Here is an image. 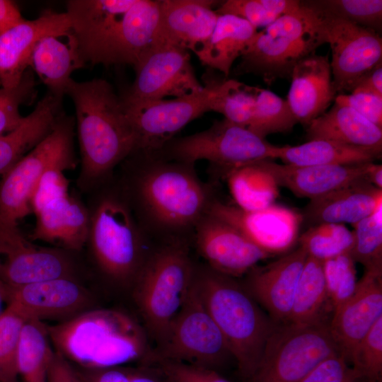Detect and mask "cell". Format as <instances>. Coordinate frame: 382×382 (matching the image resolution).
<instances>
[{"label":"cell","instance_id":"6da1fadb","mask_svg":"<svg viewBox=\"0 0 382 382\" xmlns=\"http://www.w3.org/2000/svg\"><path fill=\"white\" fill-rule=\"evenodd\" d=\"M141 158L125 194L143 228L183 238L207 213L212 200L194 165L156 154L134 153Z\"/></svg>","mask_w":382,"mask_h":382},{"label":"cell","instance_id":"7a4b0ae2","mask_svg":"<svg viewBox=\"0 0 382 382\" xmlns=\"http://www.w3.org/2000/svg\"><path fill=\"white\" fill-rule=\"evenodd\" d=\"M66 94L72 99L76 117L83 187L103 182L113 169L137 150V137L122 100L105 80H72Z\"/></svg>","mask_w":382,"mask_h":382},{"label":"cell","instance_id":"3957f363","mask_svg":"<svg viewBox=\"0 0 382 382\" xmlns=\"http://www.w3.org/2000/svg\"><path fill=\"white\" fill-rule=\"evenodd\" d=\"M47 328L56 351L86 369L147 361L151 353L145 328L117 310L88 309Z\"/></svg>","mask_w":382,"mask_h":382},{"label":"cell","instance_id":"277c9868","mask_svg":"<svg viewBox=\"0 0 382 382\" xmlns=\"http://www.w3.org/2000/svg\"><path fill=\"white\" fill-rule=\"evenodd\" d=\"M194 287L225 339L241 374L249 379L274 328L255 299L233 277L209 267L197 268Z\"/></svg>","mask_w":382,"mask_h":382},{"label":"cell","instance_id":"5b68a950","mask_svg":"<svg viewBox=\"0 0 382 382\" xmlns=\"http://www.w3.org/2000/svg\"><path fill=\"white\" fill-rule=\"evenodd\" d=\"M196 266L184 238L168 240L149 254L134 283V297L147 335L158 344L184 305Z\"/></svg>","mask_w":382,"mask_h":382},{"label":"cell","instance_id":"8992f818","mask_svg":"<svg viewBox=\"0 0 382 382\" xmlns=\"http://www.w3.org/2000/svg\"><path fill=\"white\" fill-rule=\"evenodd\" d=\"M89 214L86 243L100 270L115 282H134L149 255L145 231L125 194H104Z\"/></svg>","mask_w":382,"mask_h":382},{"label":"cell","instance_id":"52a82bcc","mask_svg":"<svg viewBox=\"0 0 382 382\" xmlns=\"http://www.w3.org/2000/svg\"><path fill=\"white\" fill-rule=\"evenodd\" d=\"M325 44L318 16L305 1L299 8L277 18L261 31L241 57L237 74L252 73L271 85L290 78L294 66Z\"/></svg>","mask_w":382,"mask_h":382},{"label":"cell","instance_id":"ba28073f","mask_svg":"<svg viewBox=\"0 0 382 382\" xmlns=\"http://www.w3.org/2000/svg\"><path fill=\"white\" fill-rule=\"evenodd\" d=\"M329 322L276 323L250 382H300L320 361L339 352Z\"/></svg>","mask_w":382,"mask_h":382},{"label":"cell","instance_id":"9c48e42d","mask_svg":"<svg viewBox=\"0 0 382 382\" xmlns=\"http://www.w3.org/2000/svg\"><path fill=\"white\" fill-rule=\"evenodd\" d=\"M280 148L250 129L223 119L206 130L172 139L155 154L192 165L205 160L224 175L241 165L277 158Z\"/></svg>","mask_w":382,"mask_h":382},{"label":"cell","instance_id":"30bf717a","mask_svg":"<svg viewBox=\"0 0 382 382\" xmlns=\"http://www.w3.org/2000/svg\"><path fill=\"white\" fill-rule=\"evenodd\" d=\"M74 121L63 114L51 132L3 175L0 183V224L18 226L32 211L33 191L50 168L74 167Z\"/></svg>","mask_w":382,"mask_h":382},{"label":"cell","instance_id":"8fae6325","mask_svg":"<svg viewBox=\"0 0 382 382\" xmlns=\"http://www.w3.org/2000/svg\"><path fill=\"white\" fill-rule=\"evenodd\" d=\"M230 356L225 339L192 284L184 305L148 361L168 360L216 370Z\"/></svg>","mask_w":382,"mask_h":382},{"label":"cell","instance_id":"7c38bea8","mask_svg":"<svg viewBox=\"0 0 382 382\" xmlns=\"http://www.w3.org/2000/svg\"><path fill=\"white\" fill-rule=\"evenodd\" d=\"M214 95V83L210 80L199 92L173 99L138 100L120 98L137 137L134 153L154 154L160 151L178 132L210 111Z\"/></svg>","mask_w":382,"mask_h":382},{"label":"cell","instance_id":"4fadbf2b","mask_svg":"<svg viewBox=\"0 0 382 382\" xmlns=\"http://www.w3.org/2000/svg\"><path fill=\"white\" fill-rule=\"evenodd\" d=\"M310 6L318 16L325 43L330 47L335 91L337 95L351 93L364 75L382 62V39L371 29Z\"/></svg>","mask_w":382,"mask_h":382},{"label":"cell","instance_id":"5bb4252c","mask_svg":"<svg viewBox=\"0 0 382 382\" xmlns=\"http://www.w3.org/2000/svg\"><path fill=\"white\" fill-rule=\"evenodd\" d=\"M135 79L122 98L138 100L180 98L202 91L187 50L164 41L134 66Z\"/></svg>","mask_w":382,"mask_h":382},{"label":"cell","instance_id":"9a60e30c","mask_svg":"<svg viewBox=\"0 0 382 382\" xmlns=\"http://www.w3.org/2000/svg\"><path fill=\"white\" fill-rule=\"evenodd\" d=\"M70 259L59 249L36 245L18 226L0 224V282L15 287L60 277H71Z\"/></svg>","mask_w":382,"mask_h":382},{"label":"cell","instance_id":"2e32d148","mask_svg":"<svg viewBox=\"0 0 382 382\" xmlns=\"http://www.w3.org/2000/svg\"><path fill=\"white\" fill-rule=\"evenodd\" d=\"M207 213L229 223L272 256L288 251L295 244L303 219L302 214L279 204L246 211L214 199Z\"/></svg>","mask_w":382,"mask_h":382},{"label":"cell","instance_id":"e0dca14e","mask_svg":"<svg viewBox=\"0 0 382 382\" xmlns=\"http://www.w3.org/2000/svg\"><path fill=\"white\" fill-rule=\"evenodd\" d=\"M4 289L6 306L25 319L42 322L68 320L88 310L91 303L87 291L71 277L51 278Z\"/></svg>","mask_w":382,"mask_h":382},{"label":"cell","instance_id":"ac0fdd59","mask_svg":"<svg viewBox=\"0 0 382 382\" xmlns=\"http://www.w3.org/2000/svg\"><path fill=\"white\" fill-rule=\"evenodd\" d=\"M193 231L197 249L207 267L228 277L246 274L271 256L236 227L208 213L200 219Z\"/></svg>","mask_w":382,"mask_h":382},{"label":"cell","instance_id":"d6986e66","mask_svg":"<svg viewBox=\"0 0 382 382\" xmlns=\"http://www.w3.org/2000/svg\"><path fill=\"white\" fill-rule=\"evenodd\" d=\"M164 41L159 0H135L110 36L98 64L134 66L146 53Z\"/></svg>","mask_w":382,"mask_h":382},{"label":"cell","instance_id":"ffe728a7","mask_svg":"<svg viewBox=\"0 0 382 382\" xmlns=\"http://www.w3.org/2000/svg\"><path fill=\"white\" fill-rule=\"evenodd\" d=\"M71 31L68 14L44 11L37 18L23 19L0 33V87L17 86L29 66L37 43L44 37Z\"/></svg>","mask_w":382,"mask_h":382},{"label":"cell","instance_id":"44dd1931","mask_svg":"<svg viewBox=\"0 0 382 382\" xmlns=\"http://www.w3.org/2000/svg\"><path fill=\"white\" fill-rule=\"evenodd\" d=\"M382 318V270H365L352 295L332 311V335L348 357L357 343Z\"/></svg>","mask_w":382,"mask_h":382},{"label":"cell","instance_id":"7402d4cb","mask_svg":"<svg viewBox=\"0 0 382 382\" xmlns=\"http://www.w3.org/2000/svg\"><path fill=\"white\" fill-rule=\"evenodd\" d=\"M299 246L263 267H254L247 278V290L276 323H287L299 279L307 258Z\"/></svg>","mask_w":382,"mask_h":382},{"label":"cell","instance_id":"603a6c76","mask_svg":"<svg viewBox=\"0 0 382 382\" xmlns=\"http://www.w3.org/2000/svg\"><path fill=\"white\" fill-rule=\"evenodd\" d=\"M135 0H71L67 11L71 32L86 63L98 64L118 23Z\"/></svg>","mask_w":382,"mask_h":382},{"label":"cell","instance_id":"cb8c5ba5","mask_svg":"<svg viewBox=\"0 0 382 382\" xmlns=\"http://www.w3.org/2000/svg\"><path fill=\"white\" fill-rule=\"evenodd\" d=\"M286 101L296 123L308 126L334 102L335 91L328 55H311L293 69Z\"/></svg>","mask_w":382,"mask_h":382},{"label":"cell","instance_id":"d4e9b609","mask_svg":"<svg viewBox=\"0 0 382 382\" xmlns=\"http://www.w3.org/2000/svg\"><path fill=\"white\" fill-rule=\"evenodd\" d=\"M265 168L283 186L299 197L316 199L361 180L371 163L354 165L294 166L263 160Z\"/></svg>","mask_w":382,"mask_h":382},{"label":"cell","instance_id":"484cf974","mask_svg":"<svg viewBox=\"0 0 382 382\" xmlns=\"http://www.w3.org/2000/svg\"><path fill=\"white\" fill-rule=\"evenodd\" d=\"M212 0H159L166 41L195 54L210 37L219 17Z\"/></svg>","mask_w":382,"mask_h":382},{"label":"cell","instance_id":"4316f807","mask_svg":"<svg viewBox=\"0 0 382 382\" xmlns=\"http://www.w3.org/2000/svg\"><path fill=\"white\" fill-rule=\"evenodd\" d=\"M382 205V190L361 180L320 198L310 200L305 216L316 225L322 223L352 226Z\"/></svg>","mask_w":382,"mask_h":382},{"label":"cell","instance_id":"83f0119b","mask_svg":"<svg viewBox=\"0 0 382 382\" xmlns=\"http://www.w3.org/2000/svg\"><path fill=\"white\" fill-rule=\"evenodd\" d=\"M33 240L79 250L86 243L90 214L86 207L69 193L35 213Z\"/></svg>","mask_w":382,"mask_h":382},{"label":"cell","instance_id":"f1b7e54d","mask_svg":"<svg viewBox=\"0 0 382 382\" xmlns=\"http://www.w3.org/2000/svg\"><path fill=\"white\" fill-rule=\"evenodd\" d=\"M84 64L71 31L42 37L35 47L29 62L48 91L62 98L73 80V71Z\"/></svg>","mask_w":382,"mask_h":382},{"label":"cell","instance_id":"f546056e","mask_svg":"<svg viewBox=\"0 0 382 382\" xmlns=\"http://www.w3.org/2000/svg\"><path fill=\"white\" fill-rule=\"evenodd\" d=\"M62 98L48 91L18 127L0 135V174L6 173L51 132L63 114Z\"/></svg>","mask_w":382,"mask_h":382},{"label":"cell","instance_id":"4dcf8cb0","mask_svg":"<svg viewBox=\"0 0 382 382\" xmlns=\"http://www.w3.org/2000/svg\"><path fill=\"white\" fill-rule=\"evenodd\" d=\"M306 133L309 140L328 139L379 153L382 151V128L352 108L335 102L308 125Z\"/></svg>","mask_w":382,"mask_h":382},{"label":"cell","instance_id":"1f68e13d","mask_svg":"<svg viewBox=\"0 0 382 382\" xmlns=\"http://www.w3.org/2000/svg\"><path fill=\"white\" fill-rule=\"evenodd\" d=\"M257 33V28L241 18L219 14L210 37L195 54L202 64L227 77L233 63L243 54Z\"/></svg>","mask_w":382,"mask_h":382},{"label":"cell","instance_id":"d6a6232c","mask_svg":"<svg viewBox=\"0 0 382 382\" xmlns=\"http://www.w3.org/2000/svg\"><path fill=\"white\" fill-rule=\"evenodd\" d=\"M381 153L341 142L317 139L281 146L277 158L294 166L354 165L374 162Z\"/></svg>","mask_w":382,"mask_h":382},{"label":"cell","instance_id":"836d02e7","mask_svg":"<svg viewBox=\"0 0 382 382\" xmlns=\"http://www.w3.org/2000/svg\"><path fill=\"white\" fill-rule=\"evenodd\" d=\"M223 176L235 205L243 210L266 208L274 204L279 196V186L263 160L233 168Z\"/></svg>","mask_w":382,"mask_h":382},{"label":"cell","instance_id":"e575fe53","mask_svg":"<svg viewBox=\"0 0 382 382\" xmlns=\"http://www.w3.org/2000/svg\"><path fill=\"white\" fill-rule=\"evenodd\" d=\"M47 326L38 320L26 319L20 333L16 364L24 382H47L55 351Z\"/></svg>","mask_w":382,"mask_h":382},{"label":"cell","instance_id":"d590c367","mask_svg":"<svg viewBox=\"0 0 382 382\" xmlns=\"http://www.w3.org/2000/svg\"><path fill=\"white\" fill-rule=\"evenodd\" d=\"M328 302L330 303L323 262L307 256L299 279L288 322L306 324L324 320Z\"/></svg>","mask_w":382,"mask_h":382},{"label":"cell","instance_id":"8d00e7d4","mask_svg":"<svg viewBox=\"0 0 382 382\" xmlns=\"http://www.w3.org/2000/svg\"><path fill=\"white\" fill-rule=\"evenodd\" d=\"M214 95L210 111L222 114L224 119L250 129L257 110L260 88L234 79L214 80Z\"/></svg>","mask_w":382,"mask_h":382},{"label":"cell","instance_id":"74e56055","mask_svg":"<svg viewBox=\"0 0 382 382\" xmlns=\"http://www.w3.org/2000/svg\"><path fill=\"white\" fill-rule=\"evenodd\" d=\"M299 246L307 255L325 261L349 253L354 242L353 233L345 224L322 223L304 232L299 238Z\"/></svg>","mask_w":382,"mask_h":382},{"label":"cell","instance_id":"f35d334b","mask_svg":"<svg viewBox=\"0 0 382 382\" xmlns=\"http://www.w3.org/2000/svg\"><path fill=\"white\" fill-rule=\"evenodd\" d=\"M350 255L365 270H382V205L353 225Z\"/></svg>","mask_w":382,"mask_h":382},{"label":"cell","instance_id":"ab89813d","mask_svg":"<svg viewBox=\"0 0 382 382\" xmlns=\"http://www.w3.org/2000/svg\"><path fill=\"white\" fill-rule=\"evenodd\" d=\"M296 124L286 100L260 88L255 115L249 129L266 138L271 134L289 132Z\"/></svg>","mask_w":382,"mask_h":382},{"label":"cell","instance_id":"60d3db41","mask_svg":"<svg viewBox=\"0 0 382 382\" xmlns=\"http://www.w3.org/2000/svg\"><path fill=\"white\" fill-rule=\"evenodd\" d=\"M306 2L319 11L376 32L381 30V0H318Z\"/></svg>","mask_w":382,"mask_h":382},{"label":"cell","instance_id":"b9f144b4","mask_svg":"<svg viewBox=\"0 0 382 382\" xmlns=\"http://www.w3.org/2000/svg\"><path fill=\"white\" fill-rule=\"evenodd\" d=\"M354 262L349 253L323 262L328 296L332 311L347 299L356 288L358 281Z\"/></svg>","mask_w":382,"mask_h":382},{"label":"cell","instance_id":"7bdbcfd3","mask_svg":"<svg viewBox=\"0 0 382 382\" xmlns=\"http://www.w3.org/2000/svg\"><path fill=\"white\" fill-rule=\"evenodd\" d=\"M25 320L8 306L0 315V382H14L18 376L17 346Z\"/></svg>","mask_w":382,"mask_h":382},{"label":"cell","instance_id":"ee69618b","mask_svg":"<svg viewBox=\"0 0 382 382\" xmlns=\"http://www.w3.org/2000/svg\"><path fill=\"white\" fill-rule=\"evenodd\" d=\"M352 367L372 382H380L382 373V318L357 343L348 357Z\"/></svg>","mask_w":382,"mask_h":382},{"label":"cell","instance_id":"f6af8a7d","mask_svg":"<svg viewBox=\"0 0 382 382\" xmlns=\"http://www.w3.org/2000/svg\"><path fill=\"white\" fill-rule=\"evenodd\" d=\"M33 72L27 69L19 84L11 88L0 87V135L10 132L23 121L20 106L33 99L35 93Z\"/></svg>","mask_w":382,"mask_h":382},{"label":"cell","instance_id":"bcb514c9","mask_svg":"<svg viewBox=\"0 0 382 382\" xmlns=\"http://www.w3.org/2000/svg\"><path fill=\"white\" fill-rule=\"evenodd\" d=\"M300 382H372L348 365L342 352L331 354L320 361Z\"/></svg>","mask_w":382,"mask_h":382},{"label":"cell","instance_id":"7dc6e473","mask_svg":"<svg viewBox=\"0 0 382 382\" xmlns=\"http://www.w3.org/2000/svg\"><path fill=\"white\" fill-rule=\"evenodd\" d=\"M63 166L48 169L38 181L30 200L31 211L35 214L69 194V181Z\"/></svg>","mask_w":382,"mask_h":382},{"label":"cell","instance_id":"c3c4849f","mask_svg":"<svg viewBox=\"0 0 382 382\" xmlns=\"http://www.w3.org/2000/svg\"><path fill=\"white\" fill-rule=\"evenodd\" d=\"M167 382H231L216 370L182 362L156 360L150 364Z\"/></svg>","mask_w":382,"mask_h":382},{"label":"cell","instance_id":"681fc988","mask_svg":"<svg viewBox=\"0 0 382 382\" xmlns=\"http://www.w3.org/2000/svg\"><path fill=\"white\" fill-rule=\"evenodd\" d=\"M216 11L241 18L257 29L265 28L278 18L268 11L262 0H227Z\"/></svg>","mask_w":382,"mask_h":382},{"label":"cell","instance_id":"f907efd6","mask_svg":"<svg viewBox=\"0 0 382 382\" xmlns=\"http://www.w3.org/2000/svg\"><path fill=\"white\" fill-rule=\"evenodd\" d=\"M334 102L347 105L359 115L382 128V96L364 91H352L338 94Z\"/></svg>","mask_w":382,"mask_h":382},{"label":"cell","instance_id":"816d5d0a","mask_svg":"<svg viewBox=\"0 0 382 382\" xmlns=\"http://www.w3.org/2000/svg\"><path fill=\"white\" fill-rule=\"evenodd\" d=\"M47 382H86L64 357L55 351L50 364Z\"/></svg>","mask_w":382,"mask_h":382},{"label":"cell","instance_id":"f5cc1de1","mask_svg":"<svg viewBox=\"0 0 382 382\" xmlns=\"http://www.w3.org/2000/svg\"><path fill=\"white\" fill-rule=\"evenodd\" d=\"M81 374L86 382H130L131 369L115 366L86 369Z\"/></svg>","mask_w":382,"mask_h":382},{"label":"cell","instance_id":"db71d44e","mask_svg":"<svg viewBox=\"0 0 382 382\" xmlns=\"http://www.w3.org/2000/svg\"><path fill=\"white\" fill-rule=\"evenodd\" d=\"M352 91H364L382 96V63L364 75Z\"/></svg>","mask_w":382,"mask_h":382},{"label":"cell","instance_id":"11a10c76","mask_svg":"<svg viewBox=\"0 0 382 382\" xmlns=\"http://www.w3.org/2000/svg\"><path fill=\"white\" fill-rule=\"evenodd\" d=\"M23 19L16 3L0 0V33Z\"/></svg>","mask_w":382,"mask_h":382},{"label":"cell","instance_id":"9f6ffc18","mask_svg":"<svg viewBox=\"0 0 382 382\" xmlns=\"http://www.w3.org/2000/svg\"><path fill=\"white\" fill-rule=\"evenodd\" d=\"M154 368L150 369H131L130 382H163L162 375L157 369Z\"/></svg>","mask_w":382,"mask_h":382},{"label":"cell","instance_id":"6f0895ef","mask_svg":"<svg viewBox=\"0 0 382 382\" xmlns=\"http://www.w3.org/2000/svg\"><path fill=\"white\" fill-rule=\"evenodd\" d=\"M366 180L376 187L382 190V166L371 163L367 173Z\"/></svg>","mask_w":382,"mask_h":382},{"label":"cell","instance_id":"680465c9","mask_svg":"<svg viewBox=\"0 0 382 382\" xmlns=\"http://www.w3.org/2000/svg\"><path fill=\"white\" fill-rule=\"evenodd\" d=\"M4 302L6 303L5 291L3 285L0 282V315L6 308H3V304Z\"/></svg>","mask_w":382,"mask_h":382}]
</instances>
